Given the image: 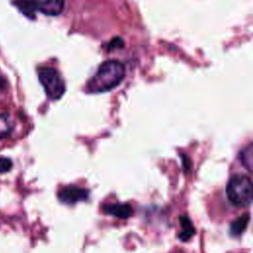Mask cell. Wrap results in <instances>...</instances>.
Returning a JSON list of instances; mask_svg holds the SVG:
<instances>
[{"label": "cell", "instance_id": "1", "mask_svg": "<svg viewBox=\"0 0 253 253\" xmlns=\"http://www.w3.org/2000/svg\"><path fill=\"white\" fill-rule=\"evenodd\" d=\"M126 69L122 62L118 60H107L100 65L97 72L87 84L91 93L107 92L117 87L124 79Z\"/></svg>", "mask_w": 253, "mask_h": 253}, {"label": "cell", "instance_id": "2", "mask_svg": "<svg viewBox=\"0 0 253 253\" xmlns=\"http://www.w3.org/2000/svg\"><path fill=\"white\" fill-rule=\"evenodd\" d=\"M252 182L249 177L238 174L229 179L226 186V196L233 206H249L252 201Z\"/></svg>", "mask_w": 253, "mask_h": 253}, {"label": "cell", "instance_id": "3", "mask_svg": "<svg viewBox=\"0 0 253 253\" xmlns=\"http://www.w3.org/2000/svg\"><path fill=\"white\" fill-rule=\"evenodd\" d=\"M39 80L49 99L57 100L63 95L65 84L60 74L54 68L42 67L39 70Z\"/></svg>", "mask_w": 253, "mask_h": 253}, {"label": "cell", "instance_id": "4", "mask_svg": "<svg viewBox=\"0 0 253 253\" xmlns=\"http://www.w3.org/2000/svg\"><path fill=\"white\" fill-rule=\"evenodd\" d=\"M58 199L68 205H73L77 202L86 201L89 196V192L86 189L77 186L63 187L58 191Z\"/></svg>", "mask_w": 253, "mask_h": 253}, {"label": "cell", "instance_id": "5", "mask_svg": "<svg viewBox=\"0 0 253 253\" xmlns=\"http://www.w3.org/2000/svg\"><path fill=\"white\" fill-rule=\"evenodd\" d=\"M34 8L47 16H56L64 8V0H31Z\"/></svg>", "mask_w": 253, "mask_h": 253}, {"label": "cell", "instance_id": "6", "mask_svg": "<svg viewBox=\"0 0 253 253\" xmlns=\"http://www.w3.org/2000/svg\"><path fill=\"white\" fill-rule=\"evenodd\" d=\"M102 210L105 213L120 218H128L132 214V208L129 204H108L103 206Z\"/></svg>", "mask_w": 253, "mask_h": 253}, {"label": "cell", "instance_id": "7", "mask_svg": "<svg viewBox=\"0 0 253 253\" xmlns=\"http://www.w3.org/2000/svg\"><path fill=\"white\" fill-rule=\"evenodd\" d=\"M179 222L181 226V231L179 232V238L182 241H187L195 234V228L192 224L191 219L186 215L180 216Z\"/></svg>", "mask_w": 253, "mask_h": 253}, {"label": "cell", "instance_id": "8", "mask_svg": "<svg viewBox=\"0 0 253 253\" xmlns=\"http://www.w3.org/2000/svg\"><path fill=\"white\" fill-rule=\"evenodd\" d=\"M250 217L248 213H244L238 218H236L231 224H230V233L233 236H238L240 235L247 227L249 223Z\"/></svg>", "mask_w": 253, "mask_h": 253}, {"label": "cell", "instance_id": "9", "mask_svg": "<svg viewBox=\"0 0 253 253\" xmlns=\"http://www.w3.org/2000/svg\"><path fill=\"white\" fill-rule=\"evenodd\" d=\"M14 5L28 18H35V8L31 2V0H12Z\"/></svg>", "mask_w": 253, "mask_h": 253}, {"label": "cell", "instance_id": "10", "mask_svg": "<svg viewBox=\"0 0 253 253\" xmlns=\"http://www.w3.org/2000/svg\"><path fill=\"white\" fill-rule=\"evenodd\" d=\"M253 151H252V145L249 144L247 147H245L240 152V159L242 164L248 169V171H251L252 169V161H253Z\"/></svg>", "mask_w": 253, "mask_h": 253}, {"label": "cell", "instance_id": "11", "mask_svg": "<svg viewBox=\"0 0 253 253\" xmlns=\"http://www.w3.org/2000/svg\"><path fill=\"white\" fill-rule=\"evenodd\" d=\"M12 129V122L8 114L0 115V137L6 136Z\"/></svg>", "mask_w": 253, "mask_h": 253}, {"label": "cell", "instance_id": "12", "mask_svg": "<svg viewBox=\"0 0 253 253\" xmlns=\"http://www.w3.org/2000/svg\"><path fill=\"white\" fill-rule=\"evenodd\" d=\"M13 163L8 157H0V173H6L11 170Z\"/></svg>", "mask_w": 253, "mask_h": 253}, {"label": "cell", "instance_id": "13", "mask_svg": "<svg viewBox=\"0 0 253 253\" xmlns=\"http://www.w3.org/2000/svg\"><path fill=\"white\" fill-rule=\"evenodd\" d=\"M5 82H6L5 79L0 77V89H3L5 87Z\"/></svg>", "mask_w": 253, "mask_h": 253}]
</instances>
